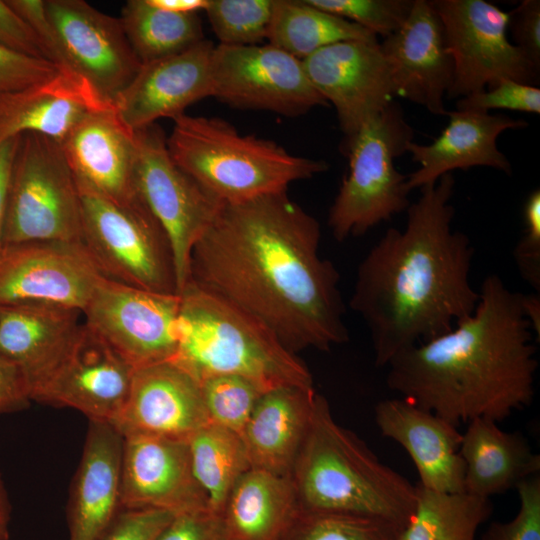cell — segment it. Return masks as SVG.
Wrapping results in <instances>:
<instances>
[{
    "mask_svg": "<svg viewBox=\"0 0 540 540\" xmlns=\"http://www.w3.org/2000/svg\"><path fill=\"white\" fill-rule=\"evenodd\" d=\"M60 144L78 190L119 203L140 198L136 134L122 123L113 106L87 116Z\"/></svg>",
    "mask_w": 540,
    "mask_h": 540,
    "instance_id": "22",
    "label": "cell"
},
{
    "mask_svg": "<svg viewBox=\"0 0 540 540\" xmlns=\"http://www.w3.org/2000/svg\"><path fill=\"white\" fill-rule=\"evenodd\" d=\"M209 418L199 381L173 361L134 370L125 405L113 424L122 436L186 441Z\"/></svg>",
    "mask_w": 540,
    "mask_h": 540,
    "instance_id": "20",
    "label": "cell"
},
{
    "mask_svg": "<svg viewBox=\"0 0 540 540\" xmlns=\"http://www.w3.org/2000/svg\"><path fill=\"white\" fill-rule=\"evenodd\" d=\"M43 241L81 242L80 194L61 144L25 133L12 164L4 245Z\"/></svg>",
    "mask_w": 540,
    "mask_h": 540,
    "instance_id": "9",
    "label": "cell"
},
{
    "mask_svg": "<svg viewBox=\"0 0 540 540\" xmlns=\"http://www.w3.org/2000/svg\"><path fill=\"white\" fill-rule=\"evenodd\" d=\"M211 97L238 109L300 116L328 102L310 82L302 60L271 45H215Z\"/></svg>",
    "mask_w": 540,
    "mask_h": 540,
    "instance_id": "12",
    "label": "cell"
},
{
    "mask_svg": "<svg viewBox=\"0 0 540 540\" xmlns=\"http://www.w3.org/2000/svg\"><path fill=\"white\" fill-rule=\"evenodd\" d=\"M134 370L83 322L61 359L31 389L30 398L113 425L125 405Z\"/></svg>",
    "mask_w": 540,
    "mask_h": 540,
    "instance_id": "14",
    "label": "cell"
},
{
    "mask_svg": "<svg viewBox=\"0 0 540 540\" xmlns=\"http://www.w3.org/2000/svg\"><path fill=\"white\" fill-rule=\"evenodd\" d=\"M382 436L401 445L419 474V485L446 493L464 492L465 466L457 427L401 397L384 399L374 407Z\"/></svg>",
    "mask_w": 540,
    "mask_h": 540,
    "instance_id": "23",
    "label": "cell"
},
{
    "mask_svg": "<svg viewBox=\"0 0 540 540\" xmlns=\"http://www.w3.org/2000/svg\"><path fill=\"white\" fill-rule=\"evenodd\" d=\"M274 0H209L205 10L219 44L258 45L268 38Z\"/></svg>",
    "mask_w": 540,
    "mask_h": 540,
    "instance_id": "36",
    "label": "cell"
},
{
    "mask_svg": "<svg viewBox=\"0 0 540 540\" xmlns=\"http://www.w3.org/2000/svg\"><path fill=\"white\" fill-rule=\"evenodd\" d=\"M267 40L300 60L342 41H378L372 32L307 0H274Z\"/></svg>",
    "mask_w": 540,
    "mask_h": 540,
    "instance_id": "31",
    "label": "cell"
},
{
    "mask_svg": "<svg viewBox=\"0 0 540 540\" xmlns=\"http://www.w3.org/2000/svg\"><path fill=\"white\" fill-rule=\"evenodd\" d=\"M464 462V492L490 499L539 474L540 456L519 432H506L497 422H468L459 448Z\"/></svg>",
    "mask_w": 540,
    "mask_h": 540,
    "instance_id": "29",
    "label": "cell"
},
{
    "mask_svg": "<svg viewBox=\"0 0 540 540\" xmlns=\"http://www.w3.org/2000/svg\"><path fill=\"white\" fill-rule=\"evenodd\" d=\"M524 230L513 250L521 277L540 292V190H533L523 207Z\"/></svg>",
    "mask_w": 540,
    "mask_h": 540,
    "instance_id": "41",
    "label": "cell"
},
{
    "mask_svg": "<svg viewBox=\"0 0 540 540\" xmlns=\"http://www.w3.org/2000/svg\"><path fill=\"white\" fill-rule=\"evenodd\" d=\"M299 510L291 477L251 468L222 510L226 540H280Z\"/></svg>",
    "mask_w": 540,
    "mask_h": 540,
    "instance_id": "30",
    "label": "cell"
},
{
    "mask_svg": "<svg viewBox=\"0 0 540 540\" xmlns=\"http://www.w3.org/2000/svg\"><path fill=\"white\" fill-rule=\"evenodd\" d=\"M135 134L137 193L169 239L179 294L190 280L192 249L224 203L173 161L167 137L158 125L152 124Z\"/></svg>",
    "mask_w": 540,
    "mask_h": 540,
    "instance_id": "11",
    "label": "cell"
},
{
    "mask_svg": "<svg viewBox=\"0 0 540 540\" xmlns=\"http://www.w3.org/2000/svg\"><path fill=\"white\" fill-rule=\"evenodd\" d=\"M110 106L85 79L59 71L39 83L0 95V143L25 133L60 143L87 116Z\"/></svg>",
    "mask_w": 540,
    "mask_h": 540,
    "instance_id": "25",
    "label": "cell"
},
{
    "mask_svg": "<svg viewBox=\"0 0 540 540\" xmlns=\"http://www.w3.org/2000/svg\"><path fill=\"white\" fill-rule=\"evenodd\" d=\"M318 220L287 191L224 203L194 245L190 280L268 327L291 352L349 340L334 264Z\"/></svg>",
    "mask_w": 540,
    "mask_h": 540,
    "instance_id": "1",
    "label": "cell"
},
{
    "mask_svg": "<svg viewBox=\"0 0 540 540\" xmlns=\"http://www.w3.org/2000/svg\"><path fill=\"white\" fill-rule=\"evenodd\" d=\"M179 295V344L171 361L198 381L237 375L266 391L314 388L306 364L252 315L191 281Z\"/></svg>",
    "mask_w": 540,
    "mask_h": 540,
    "instance_id": "5",
    "label": "cell"
},
{
    "mask_svg": "<svg viewBox=\"0 0 540 540\" xmlns=\"http://www.w3.org/2000/svg\"><path fill=\"white\" fill-rule=\"evenodd\" d=\"M302 62L314 88L334 106L345 137L394 101L389 69L378 41L338 42Z\"/></svg>",
    "mask_w": 540,
    "mask_h": 540,
    "instance_id": "17",
    "label": "cell"
},
{
    "mask_svg": "<svg viewBox=\"0 0 540 540\" xmlns=\"http://www.w3.org/2000/svg\"><path fill=\"white\" fill-rule=\"evenodd\" d=\"M45 6L70 71L112 105L142 65L120 19L83 0H45Z\"/></svg>",
    "mask_w": 540,
    "mask_h": 540,
    "instance_id": "16",
    "label": "cell"
},
{
    "mask_svg": "<svg viewBox=\"0 0 540 540\" xmlns=\"http://www.w3.org/2000/svg\"><path fill=\"white\" fill-rule=\"evenodd\" d=\"M0 45L18 54L45 59L34 34L7 0H0Z\"/></svg>",
    "mask_w": 540,
    "mask_h": 540,
    "instance_id": "47",
    "label": "cell"
},
{
    "mask_svg": "<svg viewBox=\"0 0 540 540\" xmlns=\"http://www.w3.org/2000/svg\"><path fill=\"white\" fill-rule=\"evenodd\" d=\"M193 473L208 509L221 514L238 480L251 469L241 436L209 422L188 440Z\"/></svg>",
    "mask_w": 540,
    "mask_h": 540,
    "instance_id": "33",
    "label": "cell"
},
{
    "mask_svg": "<svg viewBox=\"0 0 540 540\" xmlns=\"http://www.w3.org/2000/svg\"><path fill=\"white\" fill-rule=\"evenodd\" d=\"M316 395L314 388L284 386L260 397L241 434L251 468L291 476Z\"/></svg>",
    "mask_w": 540,
    "mask_h": 540,
    "instance_id": "28",
    "label": "cell"
},
{
    "mask_svg": "<svg viewBox=\"0 0 540 540\" xmlns=\"http://www.w3.org/2000/svg\"><path fill=\"white\" fill-rule=\"evenodd\" d=\"M290 477L301 509L378 518L400 530L417 499L416 485L338 424L318 393Z\"/></svg>",
    "mask_w": 540,
    "mask_h": 540,
    "instance_id": "4",
    "label": "cell"
},
{
    "mask_svg": "<svg viewBox=\"0 0 540 540\" xmlns=\"http://www.w3.org/2000/svg\"><path fill=\"white\" fill-rule=\"evenodd\" d=\"M119 19L142 64L183 52L204 40L198 13L168 12L148 0L127 1Z\"/></svg>",
    "mask_w": 540,
    "mask_h": 540,
    "instance_id": "34",
    "label": "cell"
},
{
    "mask_svg": "<svg viewBox=\"0 0 540 540\" xmlns=\"http://www.w3.org/2000/svg\"><path fill=\"white\" fill-rule=\"evenodd\" d=\"M454 63L446 98H462L507 78L534 85L537 70L508 38L511 12L484 0H433Z\"/></svg>",
    "mask_w": 540,
    "mask_h": 540,
    "instance_id": "10",
    "label": "cell"
},
{
    "mask_svg": "<svg viewBox=\"0 0 540 540\" xmlns=\"http://www.w3.org/2000/svg\"><path fill=\"white\" fill-rule=\"evenodd\" d=\"M148 2L161 10L178 14H194L205 11L209 0H148Z\"/></svg>",
    "mask_w": 540,
    "mask_h": 540,
    "instance_id": "50",
    "label": "cell"
},
{
    "mask_svg": "<svg viewBox=\"0 0 540 540\" xmlns=\"http://www.w3.org/2000/svg\"><path fill=\"white\" fill-rule=\"evenodd\" d=\"M522 293L488 275L474 312L451 331L395 355L387 386L458 427L528 407L538 367Z\"/></svg>",
    "mask_w": 540,
    "mask_h": 540,
    "instance_id": "3",
    "label": "cell"
},
{
    "mask_svg": "<svg viewBox=\"0 0 540 540\" xmlns=\"http://www.w3.org/2000/svg\"><path fill=\"white\" fill-rule=\"evenodd\" d=\"M215 45L202 40L187 50L141 65L130 84L112 103L122 123L132 131L172 120L211 96V58Z\"/></svg>",
    "mask_w": 540,
    "mask_h": 540,
    "instance_id": "21",
    "label": "cell"
},
{
    "mask_svg": "<svg viewBox=\"0 0 540 540\" xmlns=\"http://www.w3.org/2000/svg\"><path fill=\"white\" fill-rule=\"evenodd\" d=\"M394 96L436 116H447L444 99L453 81L454 63L442 22L427 0H414L406 21L380 43Z\"/></svg>",
    "mask_w": 540,
    "mask_h": 540,
    "instance_id": "19",
    "label": "cell"
},
{
    "mask_svg": "<svg viewBox=\"0 0 540 540\" xmlns=\"http://www.w3.org/2000/svg\"><path fill=\"white\" fill-rule=\"evenodd\" d=\"M58 72L45 59L18 54L0 45V95L39 83Z\"/></svg>",
    "mask_w": 540,
    "mask_h": 540,
    "instance_id": "43",
    "label": "cell"
},
{
    "mask_svg": "<svg viewBox=\"0 0 540 540\" xmlns=\"http://www.w3.org/2000/svg\"><path fill=\"white\" fill-rule=\"evenodd\" d=\"M81 314L52 303L0 305V355L22 372L29 394L66 352L83 323Z\"/></svg>",
    "mask_w": 540,
    "mask_h": 540,
    "instance_id": "27",
    "label": "cell"
},
{
    "mask_svg": "<svg viewBox=\"0 0 540 540\" xmlns=\"http://www.w3.org/2000/svg\"><path fill=\"white\" fill-rule=\"evenodd\" d=\"M455 179L420 188L404 229L389 228L358 266L349 305L366 323L375 364L452 330L475 310L469 273L474 249L452 229Z\"/></svg>",
    "mask_w": 540,
    "mask_h": 540,
    "instance_id": "2",
    "label": "cell"
},
{
    "mask_svg": "<svg viewBox=\"0 0 540 540\" xmlns=\"http://www.w3.org/2000/svg\"><path fill=\"white\" fill-rule=\"evenodd\" d=\"M199 384L209 421L240 436L260 397L267 392L237 375H213Z\"/></svg>",
    "mask_w": 540,
    "mask_h": 540,
    "instance_id": "37",
    "label": "cell"
},
{
    "mask_svg": "<svg viewBox=\"0 0 540 540\" xmlns=\"http://www.w3.org/2000/svg\"><path fill=\"white\" fill-rule=\"evenodd\" d=\"M399 532L378 518L300 508L280 540H397Z\"/></svg>",
    "mask_w": 540,
    "mask_h": 540,
    "instance_id": "35",
    "label": "cell"
},
{
    "mask_svg": "<svg viewBox=\"0 0 540 540\" xmlns=\"http://www.w3.org/2000/svg\"><path fill=\"white\" fill-rule=\"evenodd\" d=\"M414 511L397 540H474L492 513L490 499L416 485Z\"/></svg>",
    "mask_w": 540,
    "mask_h": 540,
    "instance_id": "32",
    "label": "cell"
},
{
    "mask_svg": "<svg viewBox=\"0 0 540 540\" xmlns=\"http://www.w3.org/2000/svg\"><path fill=\"white\" fill-rule=\"evenodd\" d=\"M173 122L167 137L171 158L222 203L284 192L329 168L324 160L293 155L272 140L241 135L218 117L184 113Z\"/></svg>",
    "mask_w": 540,
    "mask_h": 540,
    "instance_id": "6",
    "label": "cell"
},
{
    "mask_svg": "<svg viewBox=\"0 0 540 540\" xmlns=\"http://www.w3.org/2000/svg\"><path fill=\"white\" fill-rule=\"evenodd\" d=\"M120 507L173 515L208 509L206 495L193 473L188 442L123 436Z\"/></svg>",
    "mask_w": 540,
    "mask_h": 540,
    "instance_id": "18",
    "label": "cell"
},
{
    "mask_svg": "<svg viewBox=\"0 0 540 540\" xmlns=\"http://www.w3.org/2000/svg\"><path fill=\"white\" fill-rule=\"evenodd\" d=\"M523 310L528 319L532 331L537 335V341L540 336V298L539 294H522Z\"/></svg>",
    "mask_w": 540,
    "mask_h": 540,
    "instance_id": "51",
    "label": "cell"
},
{
    "mask_svg": "<svg viewBox=\"0 0 540 540\" xmlns=\"http://www.w3.org/2000/svg\"><path fill=\"white\" fill-rule=\"evenodd\" d=\"M103 277L82 242L6 244L0 251V305L52 303L82 312Z\"/></svg>",
    "mask_w": 540,
    "mask_h": 540,
    "instance_id": "15",
    "label": "cell"
},
{
    "mask_svg": "<svg viewBox=\"0 0 540 540\" xmlns=\"http://www.w3.org/2000/svg\"><path fill=\"white\" fill-rule=\"evenodd\" d=\"M174 516L154 509L121 510L100 540H155Z\"/></svg>",
    "mask_w": 540,
    "mask_h": 540,
    "instance_id": "44",
    "label": "cell"
},
{
    "mask_svg": "<svg viewBox=\"0 0 540 540\" xmlns=\"http://www.w3.org/2000/svg\"><path fill=\"white\" fill-rule=\"evenodd\" d=\"M79 194L81 242L101 274L143 290L178 294L169 239L142 199L119 203Z\"/></svg>",
    "mask_w": 540,
    "mask_h": 540,
    "instance_id": "8",
    "label": "cell"
},
{
    "mask_svg": "<svg viewBox=\"0 0 540 540\" xmlns=\"http://www.w3.org/2000/svg\"><path fill=\"white\" fill-rule=\"evenodd\" d=\"M34 34L45 60L61 72L70 71L56 30L47 14L45 0H7Z\"/></svg>",
    "mask_w": 540,
    "mask_h": 540,
    "instance_id": "42",
    "label": "cell"
},
{
    "mask_svg": "<svg viewBox=\"0 0 540 540\" xmlns=\"http://www.w3.org/2000/svg\"><path fill=\"white\" fill-rule=\"evenodd\" d=\"M18 141L19 137H15L0 143V251L4 246L9 183Z\"/></svg>",
    "mask_w": 540,
    "mask_h": 540,
    "instance_id": "49",
    "label": "cell"
},
{
    "mask_svg": "<svg viewBox=\"0 0 540 540\" xmlns=\"http://www.w3.org/2000/svg\"><path fill=\"white\" fill-rule=\"evenodd\" d=\"M448 124L430 144L411 141L406 152L419 164L407 175L409 191L433 184L456 170L490 167L511 175L512 165L497 146L500 134L528 126L523 119L476 111H448Z\"/></svg>",
    "mask_w": 540,
    "mask_h": 540,
    "instance_id": "24",
    "label": "cell"
},
{
    "mask_svg": "<svg viewBox=\"0 0 540 540\" xmlns=\"http://www.w3.org/2000/svg\"><path fill=\"white\" fill-rule=\"evenodd\" d=\"M493 109L539 114L540 89L504 78L491 88L459 98L456 102V110L459 111L489 113Z\"/></svg>",
    "mask_w": 540,
    "mask_h": 540,
    "instance_id": "39",
    "label": "cell"
},
{
    "mask_svg": "<svg viewBox=\"0 0 540 540\" xmlns=\"http://www.w3.org/2000/svg\"><path fill=\"white\" fill-rule=\"evenodd\" d=\"M122 447L112 424L90 421L72 486L69 540H100L118 515Z\"/></svg>",
    "mask_w": 540,
    "mask_h": 540,
    "instance_id": "26",
    "label": "cell"
},
{
    "mask_svg": "<svg viewBox=\"0 0 540 540\" xmlns=\"http://www.w3.org/2000/svg\"><path fill=\"white\" fill-rule=\"evenodd\" d=\"M155 540H226L221 514L209 509L175 515Z\"/></svg>",
    "mask_w": 540,
    "mask_h": 540,
    "instance_id": "45",
    "label": "cell"
},
{
    "mask_svg": "<svg viewBox=\"0 0 540 540\" xmlns=\"http://www.w3.org/2000/svg\"><path fill=\"white\" fill-rule=\"evenodd\" d=\"M519 509L507 522H492L482 540H540V476L533 475L516 487Z\"/></svg>",
    "mask_w": 540,
    "mask_h": 540,
    "instance_id": "40",
    "label": "cell"
},
{
    "mask_svg": "<svg viewBox=\"0 0 540 540\" xmlns=\"http://www.w3.org/2000/svg\"><path fill=\"white\" fill-rule=\"evenodd\" d=\"M311 5L386 38L406 21L414 0H307Z\"/></svg>",
    "mask_w": 540,
    "mask_h": 540,
    "instance_id": "38",
    "label": "cell"
},
{
    "mask_svg": "<svg viewBox=\"0 0 540 540\" xmlns=\"http://www.w3.org/2000/svg\"><path fill=\"white\" fill-rule=\"evenodd\" d=\"M413 138L414 130L395 101L345 137L349 169L328 213L335 240L364 235L407 210V175L396 169L395 160Z\"/></svg>",
    "mask_w": 540,
    "mask_h": 540,
    "instance_id": "7",
    "label": "cell"
},
{
    "mask_svg": "<svg viewBox=\"0 0 540 540\" xmlns=\"http://www.w3.org/2000/svg\"><path fill=\"white\" fill-rule=\"evenodd\" d=\"M10 519L11 507L3 481L0 477V540H7L9 537Z\"/></svg>",
    "mask_w": 540,
    "mask_h": 540,
    "instance_id": "52",
    "label": "cell"
},
{
    "mask_svg": "<svg viewBox=\"0 0 540 540\" xmlns=\"http://www.w3.org/2000/svg\"><path fill=\"white\" fill-rule=\"evenodd\" d=\"M508 28L512 31L513 44L540 70V1H521L511 11Z\"/></svg>",
    "mask_w": 540,
    "mask_h": 540,
    "instance_id": "46",
    "label": "cell"
},
{
    "mask_svg": "<svg viewBox=\"0 0 540 540\" xmlns=\"http://www.w3.org/2000/svg\"><path fill=\"white\" fill-rule=\"evenodd\" d=\"M29 401V389L22 372L0 355V412L19 410Z\"/></svg>",
    "mask_w": 540,
    "mask_h": 540,
    "instance_id": "48",
    "label": "cell"
},
{
    "mask_svg": "<svg viewBox=\"0 0 540 540\" xmlns=\"http://www.w3.org/2000/svg\"><path fill=\"white\" fill-rule=\"evenodd\" d=\"M179 310V294L155 293L103 277L82 314L84 323L137 369L173 360Z\"/></svg>",
    "mask_w": 540,
    "mask_h": 540,
    "instance_id": "13",
    "label": "cell"
}]
</instances>
